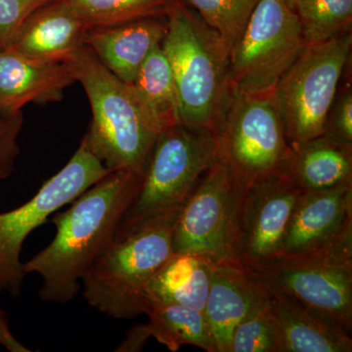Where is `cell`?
I'll return each instance as SVG.
<instances>
[{
    "label": "cell",
    "instance_id": "277c9868",
    "mask_svg": "<svg viewBox=\"0 0 352 352\" xmlns=\"http://www.w3.org/2000/svg\"><path fill=\"white\" fill-rule=\"evenodd\" d=\"M178 214L164 215L113 240L82 278L83 296L90 307L115 319L147 314L146 289L175 254Z\"/></svg>",
    "mask_w": 352,
    "mask_h": 352
},
{
    "label": "cell",
    "instance_id": "ffe728a7",
    "mask_svg": "<svg viewBox=\"0 0 352 352\" xmlns=\"http://www.w3.org/2000/svg\"><path fill=\"white\" fill-rule=\"evenodd\" d=\"M214 266L201 256L173 254L148 284V303H173L204 311Z\"/></svg>",
    "mask_w": 352,
    "mask_h": 352
},
{
    "label": "cell",
    "instance_id": "30bf717a",
    "mask_svg": "<svg viewBox=\"0 0 352 352\" xmlns=\"http://www.w3.org/2000/svg\"><path fill=\"white\" fill-rule=\"evenodd\" d=\"M110 173L82 140L68 164L31 200L0 214V292L19 296L25 275L21 251L30 234Z\"/></svg>",
    "mask_w": 352,
    "mask_h": 352
},
{
    "label": "cell",
    "instance_id": "6da1fadb",
    "mask_svg": "<svg viewBox=\"0 0 352 352\" xmlns=\"http://www.w3.org/2000/svg\"><path fill=\"white\" fill-rule=\"evenodd\" d=\"M140 183L133 173L112 171L53 217L56 235L52 242L23 264L25 274L34 273L43 279L41 300L67 303L76 298L80 281L115 240Z\"/></svg>",
    "mask_w": 352,
    "mask_h": 352
},
{
    "label": "cell",
    "instance_id": "7c38bea8",
    "mask_svg": "<svg viewBox=\"0 0 352 352\" xmlns=\"http://www.w3.org/2000/svg\"><path fill=\"white\" fill-rule=\"evenodd\" d=\"M302 192L284 173L245 190L234 242L235 263L251 267L282 254L289 219Z\"/></svg>",
    "mask_w": 352,
    "mask_h": 352
},
{
    "label": "cell",
    "instance_id": "3957f363",
    "mask_svg": "<svg viewBox=\"0 0 352 352\" xmlns=\"http://www.w3.org/2000/svg\"><path fill=\"white\" fill-rule=\"evenodd\" d=\"M161 43L185 126L215 131L230 94L229 51L217 32L182 0H170Z\"/></svg>",
    "mask_w": 352,
    "mask_h": 352
},
{
    "label": "cell",
    "instance_id": "d4e9b609",
    "mask_svg": "<svg viewBox=\"0 0 352 352\" xmlns=\"http://www.w3.org/2000/svg\"><path fill=\"white\" fill-rule=\"evenodd\" d=\"M219 34L227 50L242 36L259 0H182Z\"/></svg>",
    "mask_w": 352,
    "mask_h": 352
},
{
    "label": "cell",
    "instance_id": "4fadbf2b",
    "mask_svg": "<svg viewBox=\"0 0 352 352\" xmlns=\"http://www.w3.org/2000/svg\"><path fill=\"white\" fill-rule=\"evenodd\" d=\"M87 30L69 0H50L25 20L6 50L44 63H63L85 44Z\"/></svg>",
    "mask_w": 352,
    "mask_h": 352
},
{
    "label": "cell",
    "instance_id": "5bb4252c",
    "mask_svg": "<svg viewBox=\"0 0 352 352\" xmlns=\"http://www.w3.org/2000/svg\"><path fill=\"white\" fill-rule=\"evenodd\" d=\"M352 224V182L302 192L289 219L282 254L320 248Z\"/></svg>",
    "mask_w": 352,
    "mask_h": 352
},
{
    "label": "cell",
    "instance_id": "e0dca14e",
    "mask_svg": "<svg viewBox=\"0 0 352 352\" xmlns=\"http://www.w3.org/2000/svg\"><path fill=\"white\" fill-rule=\"evenodd\" d=\"M264 287L276 330L278 352L352 351L351 333L277 289Z\"/></svg>",
    "mask_w": 352,
    "mask_h": 352
},
{
    "label": "cell",
    "instance_id": "9c48e42d",
    "mask_svg": "<svg viewBox=\"0 0 352 352\" xmlns=\"http://www.w3.org/2000/svg\"><path fill=\"white\" fill-rule=\"evenodd\" d=\"M307 44L302 25L286 0H259L229 55L231 88L270 96Z\"/></svg>",
    "mask_w": 352,
    "mask_h": 352
},
{
    "label": "cell",
    "instance_id": "8fae6325",
    "mask_svg": "<svg viewBox=\"0 0 352 352\" xmlns=\"http://www.w3.org/2000/svg\"><path fill=\"white\" fill-rule=\"evenodd\" d=\"M245 190L219 157L180 210L173 252L201 256L214 265L235 263L234 242Z\"/></svg>",
    "mask_w": 352,
    "mask_h": 352
},
{
    "label": "cell",
    "instance_id": "cb8c5ba5",
    "mask_svg": "<svg viewBox=\"0 0 352 352\" xmlns=\"http://www.w3.org/2000/svg\"><path fill=\"white\" fill-rule=\"evenodd\" d=\"M88 29L164 17L170 0H69Z\"/></svg>",
    "mask_w": 352,
    "mask_h": 352
},
{
    "label": "cell",
    "instance_id": "7402d4cb",
    "mask_svg": "<svg viewBox=\"0 0 352 352\" xmlns=\"http://www.w3.org/2000/svg\"><path fill=\"white\" fill-rule=\"evenodd\" d=\"M152 337L170 349L179 351L189 344L208 352H217L214 337L204 311L173 303L149 302Z\"/></svg>",
    "mask_w": 352,
    "mask_h": 352
},
{
    "label": "cell",
    "instance_id": "d6986e66",
    "mask_svg": "<svg viewBox=\"0 0 352 352\" xmlns=\"http://www.w3.org/2000/svg\"><path fill=\"white\" fill-rule=\"evenodd\" d=\"M283 173L302 192L352 182V146L321 135L289 146Z\"/></svg>",
    "mask_w": 352,
    "mask_h": 352
},
{
    "label": "cell",
    "instance_id": "ba28073f",
    "mask_svg": "<svg viewBox=\"0 0 352 352\" xmlns=\"http://www.w3.org/2000/svg\"><path fill=\"white\" fill-rule=\"evenodd\" d=\"M214 133L219 159L245 189L283 173L289 145L270 95L231 88Z\"/></svg>",
    "mask_w": 352,
    "mask_h": 352
},
{
    "label": "cell",
    "instance_id": "603a6c76",
    "mask_svg": "<svg viewBox=\"0 0 352 352\" xmlns=\"http://www.w3.org/2000/svg\"><path fill=\"white\" fill-rule=\"evenodd\" d=\"M302 25L307 44L351 32L352 0H286Z\"/></svg>",
    "mask_w": 352,
    "mask_h": 352
},
{
    "label": "cell",
    "instance_id": "f1b7e54d",
    "mask_svg": "<svg viewBox=\"0 0 352 352\" xmlns=\"http://www.w3.org/2000/svg\"><path fill=\"white\" fill-rule=\"evenodd\" d=\"M50 0H0V50H6L25 20Z\"/></svg>",
    "mask_w": 352,
    "mask_h": 352
},
{
    "label": "cell",
    "instance_id": "9a60e30c",
    "mask_svg": "<svg viewBox=\"0 0 352 352\" xmlns=\"http://www.w3.org/2000/svg\"><path fill=\"white\" fill-rule=\"evenodd\" d=\"M76 82L66 63H44L0 50V113L22 112L28 104L59 102Z\"/></svg>",
    "mask_w": 352,
    "mask_h": 352
},
{
    "label": "cell",
    "instance_id": "44dd1931",
    "mask_svg": "<svg viewBox=\"0 0 352 352\" xmlns=\"http://www.w3.org/2000/svg\"><path fill=\"white\" fill-rule=\"evenodd\" d=\"M129 85L162 131L182 124L177 88L161 45L148 55Z\"/></svg>",
    "mask_w": 352,
    "mask_h": 352
},
{
    "label": "cell",
    "instance_id": "83f0119b",
    "mask_svg": "<svg viewBox=\"0 0 352 352\" xmlns=\"http://www.w3.org/2000/svg\"><path fill=\"white\" fill-rule=\"evenodd\" d=\"M24 122L23 112L0 113V180L10 177L20 154L18 138Z\"/></svg>",
    "mask_w": 352,
    "mask_h": 352
},
{
    "label": "cell",
    "instance_id": "4dcf8cb0",
    "mask_svg": "<svg viewBox=\"0 0 352 352\" xmlns=\"http://www.w3.org/2000/svg\"><path fill=\"white\" fill-rule=\"evenodd\" d=\"M0 344H2L8 351L12 352H27L30 351L27 347L20 344L10 332V329L7 324L6 316L3 312L0 310Z\"/></svg>",
    "mask_w": 352,
    "mask_h": 352
},
{
    "label": "cell",
    "instance_id": "f546056e",
    "mask_svg": "<svg viewBox=\"0 0 352 352\" xmlns=\"http://www.w3.org/2000/svg\"><path fill=\"white\" fill-rule=\"evenodd\" d=\"M150 338H152V332L149 323L138 324L129 331L126 339L118 347L117 351H140Z\"/></svg>",
    "mask_w": 352,
    "mask_h": 352
},
{
    "label": "cell",
    "instance_id": "2e32d148",
    "mask_svg": "<svg viewBox=\"0 0 352 352\" xmlns=\"http://www.w3.org/2000/svg\"><path fill=\"white\" fill-rule=\"evenodd\" d=\"M166 29V16L141 18L88 29L85 44L111 73L122 82L131 83L148 55L161 45Z\"/></svg>",
    "mask_w": 352,
    "mask_h": 352
},
{
    "label": "cell",
    "instance_id": "484cf974",
    "mask_svg": "<svg viewBox=\"0 0 352 352\" xmlns=\"http://www.w3.org/2000/svg\"><path fill=\"white\" fill-rule=\"evenodd\" d=\"M229 352H278L276 330L265 287L234 329Z\"/></svg>",
    "mask_w": 352,
    "mask_h": 352
},
{
    "label": "cell",
    "instance_id": "5b68a950",
    "mask_svg": "<svg viewBox=\"0 0 352 352\" xmlns=\"http://www.w3.org/2000/svg\"><path fill=\"white\" fill-rule=\"evenodd\" d=\"M219 159L214 131L176 124L157 136L140 187L120 219L116 238L180 212L201 176Z\"/></svg>",
    "mask_w": 352,
    "mask_h": 352
},
{
    "label": "cell",
    "instance_id": "ac0fdd59",
    "mask_svg": "<svg viewBox=\"0 0 352 352\" xmlns=\"http://www.w3.org/2000/svg\"><path fill=\"white\" fill-rule=\"evenodd\" d=\"M263 286L242 264L214 266L204 314L217 352H229L234 329L249 311Z\"/></svg>",
    "mask_w": 352,
    "mask_h": 352
},
{
    "label": "cell",
    "instance_id": "7a4b0ae2",
    "mask_svg": "<svg viewBox=\"0 0 352 352\" xmlns=\"http://www.w3.org/2000/svg\"><path fill=\"white\" fill-rule=\"evenodd\" d=\"M64 63L91 106L92 122L83 142L109 170L142 178L161 127L131 85L111 73L85 44Z\"/></svg>",
    "mask_w": 352,
    "mask_h": 352
},
{
    "label": "cell",
    "instance_id": "52a82bcc",
    "mask_svg": "<svg viewBox=\"0 0 352 352\" xmlns=\"http://www.w3.org/2000/svg\"><path fill=\"white\" fill-rule=\"evenodd\" d=\"M352 45L351 32L307 44L270 94L289 146L323 135Z\"/></svg>",
    "mask_w": 352,
    "mask_h": 352
},
{
    "label": "cell",
    "instance_id": "4316f807",
    "mask_svg": "<svg viewBox=\"0 0 352 352\" xmlns=\"http://www.w3.org/2000/svg\"><path fill=\"white\" fill-rule=\"evenodd\" d=\"M324 136L336 142L352 146V89L347 83L336 95L324 127Z\"/></svg>",
    "mask_w": 352,
    "mask_h": 352
},
{
    "label": "cell",
    "instance_id": "8992f818",
    "mask_svg": "<svg viewBox=\"0 0 352 352\" xmlns=\"http://www.w3.org/2000/svg\"><path fill=\"white\" fill-rule=\"evenodd\" d=\"M264 286L352 331V224L320 248L247 267Z\"/></svg>",
    "mask_w": 352,
    "mask_h": 352
}]
</instances>
